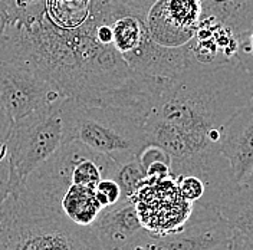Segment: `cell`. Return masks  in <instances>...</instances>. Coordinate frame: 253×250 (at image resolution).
<instances>
[{"label":"cell","instance_id":"cb8c5ba5","mask_svg":"<svg viewBox=\"0 0 253 250\" xmlns=\"http://www.w3.org/2000/svg\"><path fill=\"white\" fill-rule=\"evenodd\" d=\"M117 1L121 3V4H124L128 9L134 10L135 13L147 17L150 9L157 3L158 0H117Z\"/></svg>","mask_w":253,"mask_h":250},{"label":"cell","instance_id":"e0dca14e","mask_svg":"<svg viewBox=\"0 0 253 250\" xmlns=\"http://www.w3.org/2000/svg\"><path fill=\"white\" fill-rule=\"evenodd\" d=\"M92 0H45V17L55 28L72 32L91 17Z\"/></svg>","mask_w":253,"mask_h":250},{"label":"cell","instance_id":"44dd1931","mask_svg":"<svg viewBox=\"0 0 253 250\" xmlns=\"http://www.w3.org/2000/svg\"><path fill=\"white\" fill-rule=\"evenodd\" d=\"M237 53L236 59L240 65L248 71V74L253 77V26L243 35L237 38Z\"/></svg>","mask_w":253,"mask_h":250},{"label":"cell","instance_id":"52a82bcc","mask_svg":"<svg viewBox=\"0 0 253 250\" xmlns=\"http://www.w3.org/2000/svg\"><path fill=\"white\" fill-rule=\"evenodd\" d=\"M233 236V230L216 210L194 204L181 230L163 236L144 230L126 250H229Z\"/></svg>","mask_w":253,"mask_h":250},{"label":"cell","instance_id":"8fae6325","mask_svg":"<svg viewBox=\"0 0 253 250\" xmlns=\"http://www.w3.org/2000/svg\"><path fill=\"white\" fill-rule=\"evenodd\" d=\"M220 154L235 181L243 186L253 170V98L221 128Z\"/></svg>","mask_w":253,"mask_h":250},{"label":"cell","instance_id":"5bb4252c","mask_svg":"<svg viewBox=\"0 0 253 250\" xmlns=\"http://www.w3.org/2000/svg\"><path fill=\"white\" fill-rule=\"evenodd\" d=\"M235 235L253 245V188L237 186L214 207Z\"/></svg>","mask_w":253,"mask_h":250},{"label":"cell","instance_id":"6da1fadb","mask_svg":"<svg viewBox=\"0 0 253 250\" xmlns=\"http://www.w3.org/2000/svg\"><path fill=\"white\" fill-rule=\"evenodd\" d=\"M253 98V77L237 59L200 65L163 79L157 101L144 123L147 147L170 158L171 177L194 175L205 183L199 204L214 208L237 186L220 154L221 128Z\"/></svg>","mask_w":253,"mask_h":250},{"label":"cell","instance_id":"5b68a950","mask_svg":"<svg viewBox=\"0 0 253 250\" xmlns=\"http://www.w3.org/2000/svg\"><path fill=\"white\" fill-rule=\"evenodd\" d=\"M15 197V211L1 250H88L82 227L56 211L45 210Z\"/></svg>","mask_w":253,"mask_h":250},{"label":"cell","instance_id":"9c48e42d","mask_svg":"<svg viewBox=\"0 0 253 250\" xmlns=\"http://www.w3.org/2000/svg\"><path fill=\"white\" fill-rule=\"evenodd\" d=\"M200 0H158L147 15V31L154 43L186 46L202 22Z\"/></svg>","mask_w":253,"mask_h":250},{"label":"cell","instance_id":"7a4b0ae2","mask_svg":"<svg viewBox=\"0 0 253 250\" xmlns=\"http://www.w3.org/2000/svg\"><path fill=\"white\" fill-rule=\"evenodd\" d=\"M19 59L41 69L66 98L123 111L145 123L163 79L134 74L123 56L98 42L91 19L78 31L52 26L45 0L26 12H4L0 61Z\"/></svg>","mask_w":253,"mask_h":250},{"label":"cell","instance_id":"ac0fdd59","mask_svg":"<svg viewBox=\"0 0 253 250\" xmlns=\"http://www.w3.org/2000/svg\"><path fill=\"white\" fill-rule=\"evenodd\" d=\"M112 178L121 188V203L131 202L145 181V174L138 158L124 164H117Z\"/></svg>","mask_w":253,"mask_h":250},{"label":"cell","instance_id":"3957f363","mask_svg":"<svg viewBox=\"0 0 253 250\" xmlns=\"http://www.w3.org/2000/svg\"><path fill=\"white\" fill-rule=\"evenodd\" d=\"M62 114L65 142L78 141L117 164L138 158L147 148L144 123L123 111L66 98Z\"/></svg>","mask_w":253,"mask_h":250},{"label":"cell","instance_id":"d6986e66","mask_svg":"<svg viewBox=\"0 0 253 250\" xmlns=\"http://www.w3.org/2000/svg\"><path fill=\"white\" fill-rule=\"evenodd\" d=\"M175 180L180 196L191 204H199L206 194L205 183L194 175H180Z\"/></svg>","mask_w":253,"mask_h":250},{"label":"cell","instance_id":"83f0119b","mask_svg":"<svg viewBox=\"0 0 253 250\" xmlns=\"http://www.w3.org/2000/svg\"><path fill=\"white\" fill-rule=\"evenodd\" d=\"M3 29H4V10H3V3L0 0V41H1Z\"/></svg>","mask_w":253,"mask_h":250},{"label":"cell","instance_id":"2e32d148","mask_svg":"<svg viewBox=\"0 0 253 250\" xmlns=\"http://www.w3.org/2000/svg\"><path fill=\"white\" fill-rule=\"evenodd\" d=\"M102 211L95 188L71 186L59 202V213L77 227H88Z\"/></svg>","mask_w":253,"mask_h":250},{"label":"cell","instance_id":"f1b7e54d","mask_svg":"<svg viewBox=\"0 0 253 250\" xmlns=\"http://www.w3.org/2000/svg\"><path fill=\"white\" fill-rule=\"evenodd\" d=\"M243 186H248V187L253 188V170H252V172L249 174V177H248V180L245 181V184H243Z\"/></svg>","mask_w":253,"mask_h":250},{"label":"cell","instance_id":"7402d4cb","mask_svg":"<svg viewBox=\"0 0 253 250\" xmlns=\"http://www.w3.org/2000/svg\"><path fill=\"white\" fill-rule=\"evenodd\" d=\"M13 211H15V197L12 194L9 199H6L3 203H0V250L3 248L4 237H6L12 217H13Z\"/></svg>","mask_w":253,"mask_h":250},{"label":"cell","instance_id":"30bf717a","mask_svg":"<svg viewBox=\"0 0 253 250\" xmlns=\"http://www.w3.org/2000/svg\"><path fill=\"white\" fill-rule=\"evenodd\" d=\"M144 232L132 202L102 208L95 221L82 227V239L88 250H126Z\"/></svg>","mask_w":253,"mask_h":250},{"label":"cell","instance_id":"603a6c76","mask_svg":"<svg viewBox=\"0 0 253 250\" xmlns=\"http://www.w3.org/2000/svg\"><path fill=\"white\" fill-rule=\"evenodd\" d=\"M15 191L12 183V172L9 158H4L0 161V203H3L6 199H9Z\"/></svg>","mask_w":253,"mask_h":250},{"label":"cell","instance_id":"9a60e30c","mask_svg":"<svg viewBox=\"0 0 253 250\" xmlns=\"http://www.w3.org/2000/svg\"><path fill=\"white\" fill-rule=\"evenodd\" d=\"M202 17H211L237 38L253 26V0H200Z\"/></svg>","mask_w":253,"mask_h":250},{"label":"cell","instance_id":"4316f807","mask_svg":"<svg viewBox=\"0 0 253 250\" xmlns=\"http://www.w3.org/2000/svg\"><path fill=\"white\" fill-rule=\"evenodd\" d=\"M229 250H253V245L251 242H248L245 237L235 235L232 240V246Z\"/></svg>","mask_w":253,"mask_h":250},{"label":"cell","instance_id":"8992f818","mask_svg":"<svg viewBox=\"0 0 253 250\" xmlns=\"http://www.w3.org/2000/svg\"><path fill=\"white\" fill-rule=\"evenodd\" d=\"M63 98L61 89L32 63L0 61V104L13 123Z\"/></svg>","mask_w":253,"mask_h":250},{"label":"cell","instance_id":"484cf974","mask_svg":"<svg viewBox=\"0 0 253 250\" xmlns=\"http://www.w3.org/2000/svg\"><path fill=\"white\" fill-rule=\"evenodd\" d=\"M12 125H13V121L10 120V117L6 114V111L3 110L0 104V147H3L7 142Z\"/></svg>","mask_w":253,"mask_h":250},{"label":"cell","instance_id":"277c9868","mask_svg":"<svg viewBox=\"0 0 253 250\" xmlns=\"http://www.w3.org/2000/svg\"><path fill=\"white\" fill-rule=\"evenodd\" d=\"M65 99L41 108L12 125L6 144L15 190L65 142Z\"/></svg>","mask_w":253,"mask_h":250},{"label":"cell","instance_id":"d4e9b609","mask_svg":"<svg viewBox=\"0 0 253 250\" xmlns=\"http://www.w3.org/2000/svg\"><path fill=\"white\" fill-rule=\"evenodd\" d=\"M42 0H1L4 10L7 12H26Z\"/></svg>","mask_w":253,"mask_h":250},{"label":"cell","instance_id":"ba28073f","mask_svg":"<svg viewBox=\"0 0 253 250\" xmlns=\"http://www.w3.org/2000/svg\"><path fill=\"white\" fill-rule=\"evenodd\" d=\"M131 202L137 207L144 230L157 236L181 230L194 207L180 196L171 175L161 180H145Z\"/></svg>","mask_w":253,"mask_h":250},{"label":"cell","instance_id":"ffe728a7","mask_svg":"<svg viewBox=\"0 0 253 250\" xmlns=\"http://www.w3.org/2000/svg\"><path fill=\"white\" fill-rule=\"evenodd\" d=\"M95 196L102 208L121 203V188L114 178H104L95 187Z\"/></svg>","mask_w":253,"mask_h":250},{"label":"cell","instance_id":"7c38bea8","mask_svg":"<svg viewBox=\"0 0 253 250\" xmlns=\"http://www.w3.org/2000/svg\"><path fill=\"white\" fill-rule=\"evenodd\" d=\"M123 59L134 74L158 79L174 78L194 61L189 43L181 47L160 46L151 41L150 35L137 50L123 56Z\"/></svg>","mask_w":253,"mask_h":250},{"label":"cell","instance_id":"4fadbf2b","mask_svg":"<svg viewBox=\"0 0 253 250\" xmlns=\"http://www.w3.org/2000/svg\"><path fill=\"white\" fill-rule=\"evenodd\" d=\"M237 36L211 17H202L194 38L189 42L193 59L200 65L236 59Z\"/></svg>","mask_w":253,"mask_h":250}]
</instances>
